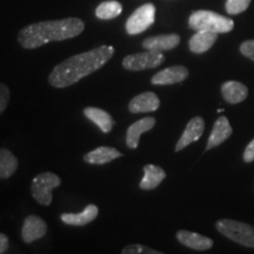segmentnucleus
Returning a JSON list of instances; mask_svg holds the SVG:
<instances>
[{
    "label": "nucleus",
    "instance_id": "1",
    "mask_svg": "<svg viewBox=\"0 0 254 254\" xmlns=\"http://www.w3.org/2000/svg\"><path fill=\"white\" fill-rule=\"evenodd\" d=\"M114 47L103 45L80 55L69 57L57 65L49 75V84L56 88L72 86L106 65L114 56Z\"/></svg>",
    "mask_w": 254,
    "mask_h": 254
},
{
    "label": "nucleus",
    "instance_id": "2",
    "mask_svg": "<svg viewBox=\"0 0 254 254\" xmlns=\"http://www.w3.org/2000/svg\"><path fill=\"white\" fill-rule=\"evenodd\" d=\"M84 28V21L79 18L40 21L21 28L18 33V41L24 49L33 50L51 41H63L77 37L82 33Z\"/></svg>",
    "mask_w": 254,
    "mask_h": 254
},
{
    "label": "nucleus",
    "instance_id": "3",
    "mask_svg": "<svg viewBox=\"0 0 254 254\" xmlns=\"http://www.w3.org/2000/svg\"><path fill=\"white\" fill-rule=\"evenodd\" d=\"M189 26L195 32L207 31L213 33H227L234 28V21L215 12L199 9L190 15Z\"/></svg>",
    "mask_w": 254,
    "mask_h": 254
},
{
    "label": "nucleus",
    "instance_id": "4",
    "mask_svg": "<svg viewBox=\"0 0 254 254\" xmlns=\"http://www.w3.org/2000/svg\"><path fill=\"white\" fill-rule=\"evenodd\" d=\"M215 228L234 243L254 249V227L252 225L233 219H220L215 222Z\"/></svg>",
    "mask_w": 254,
    "mask_h": 254
},
{
    "label": "nucleus",
    "instance_id": "5",
    "mask_svg": "<svg viewBox=\"0 0 254 254\" xmlns=\"http://www.w3.org/2000/svg\"><path fill=\"white\" fill-rule=\"evenodd\" d=\"M62 185V179L53 172H43L33 178L31 193L40 205L50 206L53 200V190Z\"/></svg>",
    "mask_w": 254,
    "mask_h": 254
},
{
    "label": "nucleus",
    "instance_id": "6",
    "mask_svg": "<svg viewBox=\"0 0 254 254\" xmlns=\"http://www.w3.org/2000/svg\"><path fill=\"white\" fill-rule=\"evenodd\" d=\"M155 6L151 2L144 4L135 9L126 21V32L129 36H136L145 32L154 24Z\"/></svg>",
    "mask_w": 254,
    "mask_h": 254
},
{
    "label": "nucleus",
    "instance_id": "7",
    "mask_svg": "<svg viewBox=\"0 0 254 254\" xmlns=\"http://www.w3.org/2000/svg\"><path fill=\"white\" fill-rule=\"evenodd\" d=\"M164 60L165 57L161 52L146 51L125 57L123 60V67L127 71H145L158 67L164 63Z\"/></svg>",
    "mask_w": 254,
    "mask_h": 254
},
{
    "label": "nucleus",
    "instance_id": "8",
    "mask_svg": "<svg viewBox=\"0 0 254 254\" xmlns=\"http://www.w3.org/2000/svg\"><path fill=\"white\" fill-rule=\"evenodd\" d=\"M47 233V225L38 215H28L25 218L23 228H21V239L24 243L31 244L33 241L44 238Z\"/></svg>",
    "mask_w": 254,
    "mask_h": 254
},
{
    "label": "nucleus",
    "instance_id": "9",
    "mask_svg": "<svg viewBox=\"0 0 254 254\" xmlns=\"http://www.w3.org/2000/svg\"><path fill=\"white\" fill-rule=\"evenodd\" d=\"M205 131V122L201 117H194L186 125V128L176 145V152L183 151L184 148L201 138Z\"/></svg>",
    "mask_w": 254,
    "mask_h": 254
},
{
    "label": "nucleus",
    "instance_id": "10",
    "mask_svg": "<svg viewBox=\"0 0 254 254\" xmlns=\"http://www.w3.org/2000/svg\"><path fill=\"white\" fill-rule=\"evenodd\" d=\"M160 106L159 97L153 92H144L135 95L128 104V111L133 114L136 113H150L157 111Z\"/></svg>",
    "mask_w": 254,
    "mask_h": 254
},
{
    "label": "nucleus",
    "instance_id": "11",
    "mask_svg": "<svg viewBox=\"0 0 254 254\" xmlns=\"http://www.w3.org/2000/svg\"><path fill=\"white\" fill-rule=\"evenodd\" d=\"M190 72L185 66L176 65L171 66L158 72L151 79V82L153 85H173L186 80L189 77Z\"/></svg>",
    "mask_w": 254,
    "mask_h": 254
},
{
    "label": "nucleus",
    "instance_id": "12",
    "mask_svg": "<svg viewBox=\"0 0 254 254\" xmlns=\"http://www.w3.org/2000/svg\"><path fill=\"white\" fill-rule=\"evenodd\" d=\"M180 44V36L176 33L171 34H159L155 37L146 38L142 41V47L146 51H154V52H161L164 51H171Z\"/></svg>",
    "mask_w": 254,
    "mask_h": 254
},
{
    "label": "nucleus",
    "instance_id": "13",
    "mask_svg": "<svg viewBox=\"0 0 254 254\" xmlns=\"http://www.w3.org/2000/svg\"><path fill=\"white\" fill-rule=\"evenodd\" d=\"M178 241L184 246L194 251H207L213 247L214 243L211 238H207L195 232L180 230L176 234Z\"/></svg>",
    "mask_w": 254,
    "mask_h": 254
},
{
    "label": "nucleus",
    "instance_id": "14",
    "mask_svg": "<svg viewBox=\"0 0 254 254\" xmlns=\"http://www.w3.org/2000/svg\"><path fill=\"white\" fill-rule=\"evenodd\" d=\"M233 133V128H232L230 122L225 116H220L215 120L213 128H212L211 134L207 140V145H206V151L212 150V148L218 147L222 142L226 141L228 138Z\"/></svg>",
    "mask_w": 254,
    "mask_h": 254
},
{
    "label": "nucleus",
    "instance_id": "15",
    "mask_svg": "<svg viewBox=\"0 0 254 254\" xmlns=\"http://www.w3.org/2000/svg\"><path fill=\"white\" fill-rule=\"evenodd\" d=\"M155 123L157 122H155V118H153V117H145V118L133 123L126 132V145L132 150L138 147L141 134L151 131L154 127Z\"/></svg>",
    "mask_w": 254,
    "mask_h": 254
},
{
    "label": "nucleus",
    "instance_id": "16",
    "mask_svg": "<svg viewBox=\"0 0 254 254\" xmlns=\"http://www.w3.org/2000/svg\"><path fill=\"white\" fill-rule=\"evenodd\" d=\"M122 152H119L117 148L109 147V146H100L95 150L88 152L84 155V161L91 165H105L113 161L114 159L123 157Z\"/></svg>",
    "mask_w": 254,
    "mask_h": 254
},
{
    "label": "nucleus",
    "instance_id": "17",
    "mask_svg": "<svg viewBox=\"0 0 254 254\" xmlns=\"http://www.w3.org/2000/svg\"><path fill=\"white\" fill-rule=\"evenodd\" d=\"M99 209L93 204L88 205L80 213H63L60 215V220L64 224L71 225V226H85L90 224L98 217Z\"/></svg>",
    "mask_w": 254,
    "mask_h": 254
},
{
    "label": "nucleus",
    "instance_id": "18",
    "mask_svg": "<svg viewBox=\"0 0 254 254\" xmlns=\"http://www.w3.org/2000/svg\"><path fill=\"white\" fill-rule=\"evenodd\" d=\"M218 39V33L207 31H198L195 32L194 36H192L189 41V47L190 52L201 55V53L207 52L212 46L214 45Z\"/></svg>",
    "mask_w": 254,
    "mask_h": 254
},
{
    "label": "nucleus",
    "instance_id": "19",
    "mask_svg": "<svg viewBox=\"0 0 254 254\" xmlns=\"http://www.w3.org/2000/svg\"><path fill=\"white\" fill-rule=\"evenodd\" d=\"M166 178V172L157 165H145L144 166V178L139 184V187L142 190H151L157 189V187L163 183Z\"/></svg>",
    "mask_w": 254,
    "mask_h": 254
},
{
    "label": "nucleus",
    "instance_id": "20",
    "mask_svg": "<svg viewBox=\"0 0 254 254\" xmlns=\"http://www.w3.org/2000/svg\"><path fill=\"white\" fill-rule=\"evenodd\" d=\"M221 94L228 104H239L249 95V88L239 81H226L221 86Z\"/></svg>",
    "mask_w": 254,
    "mask_h": 254
},
{
    "label": "nucleus",
    "instance_id": "21",
    "mask_svg": "<svg viewBox=\"0 0 254 254\" xmlns=\"http://www.w3.org/2000/svg\"><path fill=\"white\" fill-rule=\"evenodd\" d=\"M84 116L86 117L88 120L94 123L95 125L100 128V131L107 134L112 131L114 126V120L111 117V114L106 111L98 109V107H86L84 109Z\"/></svg>",
    "mask_w": 254,
    "mask_h": 254
},
{
    "label": "nucleus",
    "instance_id": "22",
    "mask_svg": "<svg viewBox=\"0 0 254 254\" xmlns=\"http://www.w3.org/2000/svg\"><path fill=\"white\" fill-rule=\"evenodd\" d=\"M18 159L7 148H0V179H8L18 170Z\"/></svg>",
    "mask_w": 254,
    "mask_h": 254
},
{
    "label": "nucleus",
    "instance_id": "23",
    "mask_svg": "<svg viewBox=\"0 0 254 254\" xmlns=\"http://www.w3.org/2000/svg\"><path fill=\"white\" fill-rule=\"evenodd\" d=\"M123 12V5L116 0H107L103 1L95 8V17L101 20H111L119 17Z\"/></svg>",
    "mask_w": 254,
    "mask_h": 254
},
{
    "label": "nucleus",
    "instance_id": "24",
    "mask_svg": "<svg viewBox=\"0 0 254 254\" xmlns=\"http://www.w3.org/2000/svg\"><path fill=\"white\" fill-rule=\"evenodd\" d=\"M251 4V0H226L225 8L228 14H239L245 12Z\"/></svg>",
    "mask_w": 254,
    "mask_h": 254
},
{
    "label": "nucleus",
    "instance_id": "25",
    "mask_svg": "<svg viewBox=\"0 0 254 254\" xmlns=\"http://www.w3.org/2000/svg\"><path fill=\"white\" fill-rule=\"evenodd\" d=\"M122 254H165L163 252H159L157 250L151 249V247L140 245V244H132L124 247Z\"/></svg>",
    "mask_w": 254,
    "mask_h": 254
},
{
    "label": "nucleus",
    "instance_id": "26",
    "mask_svg": "<svg viewBox=\"0 0 254 254\" xmlns=\"http://www.w3.org/2000/svg\"><path fill=\"white\" fill-rule=\"evenodd\" d=\"M9 103V88L0 82V116L5 112Z\"/></svg>",
    "mask_w": 254,
    "mask_h": 254
},
{
    "label": "nucleus",
    "instance_id": "27",
    "mask_svg": "<svg viewBox=\"0 0 254 254\" xmlns=\"http://www.w3.org/2000/svg\"><path fill=\"white\" fill-rule=\"evenodd\" d=\"M241 55L254 62V40H246L240 45Z\"/></svg>",
    "mask_w": 254,
    "mask_h": 254
},
{
    "label": "nucleus",
    "instance_id": "28",
    "mask_svg": "<svg viewBox=\"0 0 254 254\" xmlns=\"http://www.w3.org/2000/svg\"><path fill=\"white\" fill-rule=\"evenodd\" d=\"M243 158L245 163H252V161H254V139L246 146Z\"/></svg>",
    "mask_w": 254,
    "mask_h": 254
},
{
    "label": "nucleus",
    "instance_id": "29",
    "mask_svg": "<svg viewBox=\"0 0 254 254\" xmlns=\"http://www.w3.org/2000/svg\"><path fill=\"white\" fill-rule=\"evenodd\" d=\"M8 250V237L4 233H0V254L5 253Z\"/></svg>",
    "mask_w": 254,
    "mask_h": 254
}]
</instances>
